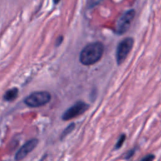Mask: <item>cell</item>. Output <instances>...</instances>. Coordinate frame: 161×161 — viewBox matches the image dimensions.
Returning a JSON list of instances; mask_svg holds the SVG:
<instances>
[{
  "mask_svg": "<svg viewBox=\"0 0 161 161\" xmlns=\"http://www.w3.org/2000/svg\"><path fill=\"white\" fill-rule=\"evenodd\" d=\"M104 45L102 43L96 42L87 45L81 50L79 60L84 65H91L97 62L104 53Z\"/></svg>",
  "mask_w": 161,
  "mask_h": 161,
  "instance_id": "1",
  "label": "cell"
},
{
  "mask_svg": "<svg viewBox=\"0 0 161 161\" xmlns=\"http://www.w3.org/2000/svg\"><path fill=\"white\" fill-rule=\"evenodd\" d=\"M51 95L47 91L34 92L25 99V104L31 108L44 106L50 102Z\"/></svg>",
  "mask_w": 161,
  "mask_h": 161,
  "instance_id": "2",
  "label": "cell"
},
{
  "mask_svg": "<svg viewBox=\"0 0 161 161\" xmlns=\"http://www.w3.org/2000/svg\"><path fill=\"white\" fill-rule=\"evenodd\" d=\"M134 44V40L131 37H127L122 40L118 45L116 50V59L118 65L122 64L130 51Z\"/></svg>",
  "mask_w": 161,
  "mask_h": 161,
  "instance_id": "3",
  "label": "cell"
},
{
  "mask_svg": "<svg viewBox=\"0 0 161 161\" xmlns=\"http://www.w3.org/2000/svg\"><path fill=\"white\" fill-rule=\"evenodd\" d=\"M135 16V11L130 9L123 13L117 19L115 26V32L118 35H123L130 28Z\"/></svg>",
  "mask_w": 161,
  "mask_h": 161,
  "instance_id": "4",
  "label": "cell"
},
{
  "mask_svg": "<svg viewBox=\"0 0 161 161\" xmlns=\"http://www.w3.org/2000/svg\"><path fill=\"white\" fill-rule=\"evenodd\" d=\"M88 108L89 104L85 102L81 101H77L63 113L62 118L64 121L72 119L84 113Z\"/></svg>",
  "mask_w": 161,
  "mask_h": 161,
  "instance_id": "5",
  "label": "cell"
},
{
  "mask_svg": "<svg viewBox=\"0 0 161 161\" xmlns=\"http://www.w3.org/2000/svg\"><path fill=\"white\" fill-rule=\"evenodd\" d=\"M38 140L36 138H33L26 142L16 153L14 158L16 161H19L25 158L28 154L33 151L36 147Z\"/></svg>",
  "mask_w": 161,
  "mask_h": 161,
  "instance_id": "6",
  "label": "cell"
},
{
  "mask_svg": "<svg viewBox=\"0 0 161 161\" xmlns=\"http://www.w3.org/2000/svg\"><path fill=\"white\" fill-rule=\"evenodd\" d=\"M18 94V89L16 87L8 90L4 94L3 98L6 101H12L14 100Z\"/></svg>",
  "mask_w": 161,
  "mask_h": 161,
  "instance_id": "7",
  "label": "cell"
},
{
  "mask_svg": "<svg viewBox=\"0 0 161 161\" xmlns=\"http://www.w3.org/2000/svg\"><path fill=\"white\" fill-rule=\"evenodd\" d=\"M75 128V124L74 123L70 124L67 127H66L64 130L62 131V134H61V139L64 138L67 135H68L69 134H70Z\"/></svg>",
  "mask_w": 161,
  "mask_h": 161,
  "instance_id": "8",
  "label": "cell"
},
{
  "mask_svg": "<svg viewBox=\"0 0 161 161\" xmlns=\"http://www.w3.org/2000/svg\"><path fill=\"white\" fill-rule=\"evenodd\" d=\"M125 138H126V136H125V135H121L120 136H119V139L118 140V141H117V143H116V145H115V148L116 149H118V148H119L121 146H122V145L123 144V143H124V142H125Z\"/></svg>",
  "mask_w": 161,
  "mask_h": 161,
  "instance_id": "9",
  "label": "cell"
},
{
  "mask_svg": "<svg viewBox=\"0 0 161 161\" xmlns=\"http://www.w3.org/2000/svg\"><path fill=\"white\" fill-rule=\"evenodd\" d=\"M155 158V155L153 154H148L143 157L140 161H153Z\"/></svg>",
  "mask_w": 161,
  "mask_h": 161,
  "instance_id": "10",
  "label": "cell"
},
{
  "mask_svg": "<svg viewBox=\"0 0 161 161\" xmlns=\"http://www.w3.org/2000/svg\"><path fill=\"white\" fill-rule=\"evenodd\" d=\"M103 0H89L88 6L89 8H93L94 6L99 4Z\"/></svg>",
  "mask_w": 161,
  "mask_h": 161,
  "instance_id": "11",
  "label": "cell"
},
{
  "mask_svg": "<svg viewBox=\"0 0 161 161\" xmlns=\"http://www.w3.org/2000/svg\"><path fill=\"white\" fill-rule=\"evenodd\" d=\"M134 153H135V150H130V151L126 154L125 158H127V159L130 158V157H131L133 156V155L134 154Z\"/></svg>",
  "mask_w": 161,
  "mask_h": 161,
  "instance_id": "12",
  "label": "cell"
},
{
  "mask_svg": "<svg viewBox=\"0 0 161 161\" xmlns=\"http://www.w3.org/2000/svg\"><path fill=\"white\" fill-rule=\"evenodd\" d=\"M53 3H54L55 4H57V3H59V1H60V0H53Z\"/></svg>",
  "mask_w": 161,
  "mask_h": 161,
  "instance_id": "13",
  "label": "cell"
}]
</instances>
